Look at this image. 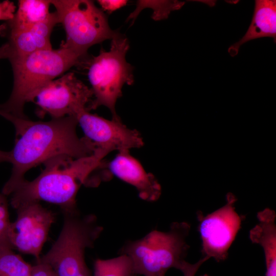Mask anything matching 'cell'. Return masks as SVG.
Returning <instances> with one entry per match:
<instances>
[{"label":"cell","mask_w":276,"mask_h":276,"mask_svg":"<svg viewBox=\"0 0 276 276\" xmlns=\"http://www.w3.org/2000/svg\"><path fill=\"white\" fill-rule=\"evenodd\" d=\"M190 229L186 222H174L167 232L153 230L140 239L127 242L120 254L129 258L134 275L165 276L173 268L181 271L188 263L186 240Z\"/></svg>","instance_id":"4"},{"label":"cell","mask_w":276,"mask_h":276,"mask_svg":"<svg viewBox=\"0 0 276 276\" xmlns=\"http://www.w3.org/2000/svg\"><path fill=\"white\" fill-rule=\"evenodd\" d=\"M93 98L91 88L74 73L68 72L44 86L36 95L34 102L38 106L39 116L48 114L52 119H58L76 117L81 111L88 110Z\"/></svg>","instance_id":"9"},{"label":"cell","mask_w":276,"mask_h":276,"mask_svg":"<svg viewBox=\"0 0 276 276\" xmlns=\"http://www.w3.org/2000/svg\"><path fill=\"white\" fill-rule=\"evenodd\" d=\"M0 115L14 125L16 139L9 151L11 174L2 189L5 196L11 195L25 179L30 169L60 155L79 158L93 154L97 149L89 140L80 138L76 132V117L66 116L49 121H33L6 113Z\"/></svg>","instance_id":"1"},{"label":"cell","mask_w":276,"mask_h":276,"mask_svg":"<svg viewBox=\"0 0 276 276\" xmlns=\"http://www.w3.org/2000/svg\"><path fill=\"white\" fill-rule=\"evenodd\" d=\"M258 223L249 234L250 241L263 248L266 263V276H276V214L265 208L257 214Z\"/></svg>","instance_id":"15"},{"label":"cell","mask_w":276,"mask_h":276,"mask_svg":"<svg viewBox=\"0 0 276 276\" xmlns=\"http://www.w3.org/2000/svg\"><path fill=\"white\" fill-rule=\"evenodd\" d=\"M85 137L108 154L113 151H129L143 145V139L135 130L127 127L120 118L104 119L84 110L76 116Z\"/></svg>","instance_id":"11"},{"label":"cell","mask_w":276,"mask_h":276,"mask_svg":"<svg viewBox=\"0 0 276 276\" xmlns=\"http://www.w3.org/2000/svg\"><path fill=\"white\" fill-rule=\"evenodd\" d=\"M16 210V218L11 222L9 229L11 246L37 260L55 221V214L39 202L23 204Z\"/></svg>","instance_id":"10"},{"label":"cell","mask_w":276,"mask_h":276,"mask_svg":"<svg viewBox=\"0 0 276 276\" xmlns=\"http://www.w3.org/2000/svg\"><path fill=\"white\" fill-rule=\"evenodd\" d=\"M88 59L61 45L56 50H43L9 58L13 86L9 99L0 105V112L27 118L24 113L26 103L34 102L38 92L47 84L72 67L84 65Z\"/></svg>","instance_id":"3"},{"label":"cell","mask_w":276,"mask_h":276,"mask_svg":"<svg viewBox=\"0 0 276 276\" xmlns=\"http://www.w3.org/2000/svg\"><path fill=\"white\" fill-rule=\"evenodd\" d=\"M185 4L178 1H137L135 10L129 14L127 21L132 20L133 24L140 12L145 8L153 10L151 17L153 20L167 19L172 11L179 10Z\"/></svg>","instance_id":"19"},{"label":"cell","mask_w":276,"mask_h":276,"mask_svg":"<svg viewBox=\"0 0 276 276\" xmlns=\"http://www.w3.org/2000/svg\"><path fill=\"white\" fill-rule=\"evenodd\" d=\"M9 151H4L0 150V163L7 162H9Z\"/></svg>","instance_id":"26"},{"label":"cell","mask_w":276,"mask_h":276,"mask_svg":"<svg viewBox=\"0 0 276 276\" xmlns=\"http://www.w3.org/2000/svg\"><path fill=\"white\" fill-rule=\"evenodd\" d=\"M98 3L101 6L102 10L108 13L125 6L128 3L127 0H99Z\"/></svg>","instance_id":"22"},{"label":"cell","mask_w":276,"mask_h":276,"mask_svg":"<svg viewBox=\"0 0 276 276\" xmlns=\"http://www.w3.org/2000/svg\"><path fill=\"white\" fill-rule=\"evenodd\" d=\"M129 48L127 38L120 33L111 39L108 51L101 48L97 56L85 63L93 94L88 110L104 106L110 110L112 118L119 117L116 111V102L122 96L123 86L134 82L133 68L126 59Z\"/></svg>","instance_id":"6"},{"label":"cell","mask_w":276,"mask_h":276,"mask_svg":"<svg viewBox=\"0 0 276 276\" xmlns=\"http://www.w3.org/2000/svg\"><path fill=\"white\" fill-rule=\"evenodd\" d=\"M9 220L7 199L0 204V248L9 247L12 249L9 240Z\"/></svg>","instance_id":"20"},{"label":"cell","mask_w":276,"mask_h":276,"mask_svg":"<svg viewBox=\"0 0 276 276\" xmlns=\"http://www.w3.org/2000/svg\"><path fill=\"white\" fill-rule=\"evenodd\" d=\"M225 204L208 215L197 213L198 231L202 241L203 257L214 259L217 262L224 261L228 250L241 227L243 217L235 210L236 196L228 192Z\"/></svg>","instance_id":"8"},{"label":"cell","mask_w":276,"mask_h":276,"mask_svg":"<svg viewBox=\"0 0 276 276\" xmlns=\"http://www.w3.org/2000/svg\"><path fill=\"white\" fill-rule=\"evenodd\" d=\"M13 250L0 248V276H30L33 265Z\"/></svg>","instance_id":"18"},{"label":"cell","mask_w":276,"mask_h":276,"mask_svg":"<svg viewBox=\"0 0 276 276\" xmlns=\"http://www.w3.org/2000/svg\"><path fill=\"white\" fill-rule=\"evenodd\" d=\"M276 39V1L275 0H256L252 19L244 36L228 49L231 56L238 53L244 43L262 37Z\"/></svg>","instance_id":"14"},{"label":"cell","mask_w":276,"mask_h":276,"mask_svg":"<svg viewBox=\"0 0 276 276\" xmlns=\"http://www.w3.org/2000/svg\"><path fill=\"white\" fill-rule=\"evenodd\" d=\"M129 258L123 254L107 259H97L94 262V276H133Z\"/></svg>","instance_id":"17"},{"label":"cell","mask_w":276,"mask_h":276,"mask_svg":"<svg viewBox=\"0 0 276 276\" xmlns=\"http://www.w3.org/2000/svg\"><path fill=\"white\" fill-rule=\"evenodd\" d=\"M205 276H210V275H209L207 274H205Z\"/></svg>","instance_id":"27"},{"label":"cell","mask_w":276,"mask_h":276,"mask_svg":"<svg viewBox=\"0 0 276 276\" xmlns=\"http://www.w3.org/2000/svg\"><path fill=\"white\" fill-rule=\"evenodd\" d=\"M11 55V50L8 42L4 44L0 47V60L9 59Z\"/></svg>","instance_id":"25"},{"label":"cell","mask_w":276,"mask_h":276,"mask_svg":"<svg viewBox=\"0 0 276 276\" xmlns=\"http://www.w3.org/2000/svg\"><path fill=\"white\" fill-rule=\"evenodd\" d=\"M108 154L97 149L91 155L74 158L60 155L45 161L41 173L32 181L24 180L11 194V204L16 209L32 202L45 201L56 204L62 211L77 209L76 196L91 174L102 168Z\"/></svg>","instance_id":"2"},{"label":"cell","mask_w":276,"mask_h":276,"mask_svg":"<svg viewBox=\"0 0 276 276\" xmlns=\"http://www.w3.org/2000/svg\"><path fill=\"white\" fill-rule=\"evenodd\" d=\"M55 8L58 23L65 32L66 40L61 45L70 48L83 58L91 46L112 39L120 33L112 30L103 11L89 0H51Z\"/></svg>","instance_id":"7"},{"label":"cell","mask_w":276,"mask_h":276,"mask_svg":"<svg viewBox=\"0 0 276 276\" xmlns=\"http://www.w3.org/2000/svg\"><path fill=\"white\" fill-rule=\"evenodd\" d=\"M61 231L48 251L37 259L51 267L56 276H91L85 259L103 228L94 214L82 215L77 209L62 211Z\"/></svg>","instance_id":"5"},{"label":"cell","mask_w":276,"mask_h":276,"mask_svg":"<svg viewBox=\"0 0 276 276\" xmlns=\"http://www.w3.org/2000/svg\"><path fill=\"white\" fill-rule=\"evenodd\" d=\"M208 259H209L207 257H202V258L194 264H191L188 262L181 271L183 276H195L199 267ZM201 276H205V274Z\"/></svg>","instance_id":"24"},{"label":"cell","mask_w":276,"mask_h":276,"mask_svg":"<svg viewBox=\"0 0 276 276\" xmlns=\"http://www.w3.org/2000/svg\"><path fill=\"white\" fill-rule=\"evenodd\" d=\"M109 171L122 180L133 186L143 200H157L162 193L161 186L155 176L147 172L141 163L129 154L119 152L107 166Z\"/></svg>","instance_id":"12"},{"label":"cell","mask_w":276,"mask_h":276,"mask_svg":"<svg viewBox=\"0 0 276 276\" xmlns=\"http://www.w3.org/2000/svg\"><path fill=\"white\" fill-rule=\"evenodd\" d=\"M58 23L57 16L54 12L44 21L30 27L16 30H0L2 34L6 36L8 39L7 42L11 49L9 58L52 49L51 36L54 27Z\"/></svg>","instance_id":"13"},{"label":"cell","mask_w":276,"mask_h":276,"mask_svg":"<svg viewBox=\"0 0 276 276\" xmlns=\"http://www.w3.org/2000/svg\"><path fill=\"white\" fill-rule=\"evenodd\" d=\"M30 276H56V275L50 266L37 260L36 264L32 266Z\"/></svg>","instance_id":"23"},{"label":"cell","mask_w":276,"mask_h":276,"mask_svg":"<svg viewBox=\"0 0 276 276\" xmlns=\"http://www.w3.org/2000/svg\"><path fill=\"white\" fill-rule=\"evenodd\" d=\"M51 0H19L12 19L1 26L2 31L16 30L34 26L45 20L51 13Z\"/></svg>","instance_id":"16"},{"label":"cell","mask_w":276,"mask_h":276,"mask_svg":"<svg viewBox=\"0 0 276 276\" xmlns=\"http://www.w3.org/2000/svg\"><path fill=\"white\" fill-rule=\"evenodd\" d=\"M16 10V7L13 2L4 1L0 2V20L8 21L13 18Z\"/></svg>","instance_id":"21"}]
</instances>
